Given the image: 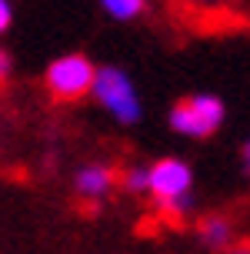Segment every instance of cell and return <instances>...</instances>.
Returning a JSON list of instances; mask_svg holds the SVG:
<instances>
[{
	"label": "cell",
	"mask_w": 250,
	"mask_h": 254,
	"mask_svg": "<svg viewBox=\"0 0 250 254\" xmlns=\"http://www.w3.org/2000/svg\"><path fill=\"white\" fill-rule=\"evenodd\" d=\"M197 234H200V241L207 244V248H227V244L234 241V224L227 221V217L220 214H207L203 221L197 224Z\"/></svg>",
	"instance_id": "obj_6"
},
{
	"label": "cell",
	"mask_w": 250,
	"mask_h": 254,
	"mask_svg": "<svg viewBox=\"0 0 250 254\" xmlns=\"http://www.w3.org/2000/svg\"><path fill=\"white\" fill-rule=\"evenodd\" d=\"M90 94L97 97L107 111H110L120 124H134L140 121V101H137V90L130 84V77L117 67H103L94 74V84H90Z\"/></svg>",
	"instance_id": "obj_1"
},
{
	"label": "cell",
	"mask_w": 250,
	"mask_h": 254,
	"mask_svg": "<svg viewBox=\"0 0 250 254\" xmlns=\"http://www.w3.org/2000/svg\"><path fill=\"white\" fill-rule=\"evenodd\" d=\"M100 3H103V10L110 13L113 20H134L147 7V0H100Z\"/></svg>",
	"instance_id": "obj_7"
},
{
	"label": "cell",
	"mask_w": 250,
	"mask_h": 254,
	"mask_svg": "<svg viewBox=\"0 0 250 254\" xmlns=\"http://www.w3.org/2000/svg\"><path fill=\"white\" fill-rule=\"evenodd\" d=\"M113 181H117V174H113V167H84L80 174H77V190L84 194V197H100V194H107V190L113 188Z\"/></svg>",
	"instance_id": "obj_5"
},
{
	"label": "cell",
	"mask_w": 250,
	"mask_h": 254,
	"mask_svg": "<svg viewBox=\"0 0 250 254\" xmlns=\"http://www.w3.org/2000/svg\"><path fill=\"white\" fill-rule=\"evenodd\" d=\"M190 184H194V174H190V167L184 164V161H177V157H163V161H157V164L147 171V190L153 194L157 207L174 204V201H187Z\"/></svg>",
	"instance_id": "obj_4"
},
{
	"label": "cell",
	"mask_w": 250,
	"mask_h": 254,
	"mask_svg": "<svg viewBox=\"0 0 250 254\" xmlns=\"http://www.w3.org/2000/svg\"><path fill=\"white\" fill-rule=\"evenodd\" d=\"M10 17H13V10H10V0H0V34L10 27Z\"/></svg>",
	"instance_id": "obj_10"
},
{
	"label": "cell",
	"mask_w": 250,
	"mask_h": 254,
	"mask_svg": "<svg viewBox=\"0 0 250 254\" xmlns=\"http://www.w3.org/2000/svg\"><path fill=\"white\" fill-rule=\"evenodd\" d=\"M124 188L130 190V194H137V190H147V171H127V178H124Z\"/></svg>",
	"instance_id": "obj_9"
},
{
	"label": "cell",
	"mask_w": 250,
	"mask_h": 254,
	"mask_svg": "<svg viewBox=\"0 0 250 254\" xmlns=\"http://www.w3.org/2000/svg\"><path fill=\"white\" fill-rule=\"evenodd\" d=\"M7 77H10V57H7V54L0 51V84H3Z\"/></svg>",
	"instance_id": "obj_11"
},
{
	"label": "cell",
	"mask_w": 250,
	"mask_h": 254,
	"mask_svg": "<svg viewBox=\"0 0 250 254\" xmlns=\"http://www.w3.org/2000/svg\"><path fill=\"white\" fill-rule=\"evenodd\" d=\"M220 124H224V101L210 94L187 97V101L174 104V111H170V127L187 137H210Z\"/></svg>",
	"instance_id": "obj_3"
},
{
	"label": "cell",
	"mask_w": 250,
	"mask_h": 254,
	"mask_svg": "<svg viewBox=\"0 0 250 254\" xmlns=\"http://www.w3.org/2000/svg\"><path fill=\"white\" fill-rule=\"evenodd\" d=\"M180 7H187L190 13H220L227 0H180Z\"/></svg>",
	"instance_id": "obj_8"
},
{
	"label": "cell",
	"mask_w": 250,
	"mask_h": 254,
	"mask_svg": "<svg viewBox=\"0 0 250 254\" xmlns=\"http://www.w3.org/2000/svg\"><path fill=\"white\" fill-rule=\"evenodd\" d=\"M97 67L90 64V57L84 54H67L47 67V90L53 101H80L84 94H90Z\"/></svg>",
	"instance_id": "obj_2"
},
{
	"label": "cell",
	"mask_w": 250,
	"mask_h": 254,
	"mask_svg": "<svg viewBox=\"0 0 250 254\" xmlns=\"http://www.w3.org/2000/svg\"><path fill=\"white\" fill-rule=\"evenodd\" d=\"M234 254H247V248H240V251H234Z\"/></svg>",
	"instance_id": "obj_12"
}]
</instances>
